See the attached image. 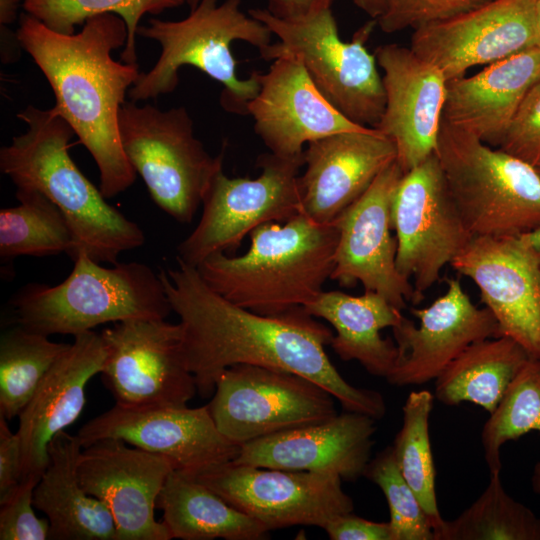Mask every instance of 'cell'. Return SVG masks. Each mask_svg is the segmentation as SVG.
<instances>
[{
  "instance_id": "48",
  "label": "cell",
  "mask_w": 540,
  "mask_h": 540,
  "mask_svg": "<svg viewBox=\"0 0 540 540\" xmlns=\"http://www.w3.org/2000/svg\"><path fill=\"white\" fill-rule=\"evenodd\" d=\"M534 486L540 484V463L536 465L534 477H533Z\"/></svg>"
},
{
  "instance_id": "25",
  "label": "cell",
  "mask_w": 540,
  "mask_h": 540,
  "mask_svg": "<svg viewBox=\"0 0 540 540\" xmlns=\"http://www.w3.org/2000/svg\"><path fill=\"white\" fill-rule=\"evenodd\" d=\"M375 419L346 411L332 418L240 446L233 463L255 467L329 472L354 481L369 463Z\"/></svg>"
},
{
  "instance_id": "15",
  "label": "cell",
  "mask_w": 540,
  "mask_h": 540,
  "mask_svg": "<svg viewBox=\"0 0 540 540\" xmlns=\"http://www.w3.org/2000/svg\"><path fill=\"white\" fill-rule=\"evenodd\" d=\"M83 447L119 439L169 458L175 470L197 477L231 463L240 446L216 427L208 406L135 408L115 404L76 434Z\"/></svg>"
},
{
  "instance_id": "47",
  "label": "cell",
  "mask_w": 540,
  "mask_h": 540,
  "mask_svg": "<svg viewBox=\"0 0 540 540\" xmlns=\"http://www.w3.org/2000/svg\"><path fill=\"white\" fill-rule=\"evenodd\" d=\"M536 23L538 46H540V0H536Z\"/></svg>"
},
{
  "instance_id": "2",
  "label": "cell",
  "mask_w": 540,
  "mask_h": 540,
  "mask_svg": "<svg viewBox=\"0 0 540 540\" xmlns=\"http://www.w3.org/2000/svg\"><path fill=\"white\" fill-rule=\"evenodd\" d=\"M16 35L47 79L55 110L94 159L104 197L127 190L136 172L122 148L119 113L141 72L137 63L112 57L126 43L125 22L115 14H100L87 19L79 32L62 34L23 12Z\"/></svg>"
},
{
  "instance_id": "5",
  "label": "cell",
  "mask_w": 540,
  "mask_h": 540,
  "mask_svg": "<svg viewBox=\"0 0 540 540\" xmlns=\"http://www.w3.org/2000/svg\"><path fill=\"white\" fill-rule=\"evenodd\" d=\"M137 35L155 40L161 53L148 72H141L130 88V100L157 98L175 90L179 70L193 66L223 85L220 104L230 113L247 115V105L259 91V74L240 79L231 45L244 41L258 50L271 44L272 32L261 21L245 14L241 0H200L189 15L178 21L152 18L140 25Z\"/></svg>"
},
{
  "instance_id": "45",
  "label": "cell",
  "mask_w": 540,
  "mask_h": 540,
  "mask_svg": "<svg viewBox=\"0 0 540 540\" xmlns=\"http://www.w3.org/2000/svg\"><path fill=\"white\" fill-rule=\"evenodd\" d=\"M20 0H0V23L6 26L17 19Z\"/></svg>"
},
{
  "instance_id": "49",
  "label": "cell",
  "mask_w": 540,
  "mask_h": 540,
  "mask_svg": "<svg viewBox=\"0 0 540 540\" xmlns=\"http://www.w3.org/2000/svg\"><path fill=\"white\" fill-rule=\"evenodd\" d=\"M200 0H187V4L191 9L195 8L197 6V4L199 3Z\"/></svg>"
},
{
  "instance_id": "18",
  "label": "cell",
  "mask_w": 540,
  "mask_h": 540,
  "mask_svg": "<svg viewBox=\"0 0 540 540\" xmlns=\"http://www.w3.org/2000/svg\"><path fill=\"white\" fill-rule=\"evenodd\" d=\"M450 264L477 285L500 335L540 359V255L520 236H477Z\"/></svg>"
},
{
  "instance_id": "50",
  "label": "cell",
  "mask_w": 540,
  "mask_h": 540,
  "mask_svg": "<svg viewBox=\"0 0 540 540\" xmlns=\"http://www.w3.org/2000/svg\"><path fill=\"white\" fill-rule=\"evenodd\" d=\"M534 488H535V490H536L538 493H540V484L537 485V486H535Z\"/></svg>"
},
{
  "instance_id": "11",
  "label": "cell",
  "mask_w": 540,
  "mask_h": 540,
  "mask_svg": "<svg viewBox=\"0 0 540 540\" xmlns=\"http://www.w3.org/2000/svg\"><path fill=\"white\" fill-rule=\"evenodd\" d=\"M334 399L299 374L235 364L218 375L207 406L220 433L241 446L332 418L337 415Z\"/></svg>"
},
{
  "instance_id": "17",
  "label": "cell",
  "mask_w": 540,
  "mask_h": 540,
  "mask_svg": "<svg viewBox=\"0 0 540 540\" xmlns=\"http://www.w3.org/2000/svg\"><path fill=\"white\" fill-rule=\"evenodd\" d=\"M173 470L169 458L111 438L83 447L78 459L80 482L109 509L117 540L172 539L155 509Z\"/></svg>"
},
{
  "instance_id": "16",
  "label": "cell",
  "mask_w": 540,
  "mask_h": 540,
  "mask_svg": "<svg viewBox=\"0 0 540 540\" xmlns=\"http://www.w3.org/2000/svg\"><path fill=\"white\" fill-rule=\"evenodd\" d=\"M396 161L334 221L339 231L335 266L330 279L345 287L360 282L400 310L414 301V288L396 265L397 240L391 230V206L403 176Z\"/></svg>"
},
{
  "instance_id": "36",
  "label": "cell",
  "mask_w": 540,
  "mask_h": 540,
  "mask_svg": "<svg viewBox=\"0 0 540 540\" xmlns=\"http://www.w3.org/2000/svg\"><path fill=\"white\" fill-rule=\"evenodd\" d=\"M185 3L187 0H24L22 6L26 13L62 34H74L76 26L83 25L93 16L118 15L128 31L121 60L137 63L136 35L142 17L157 15Z\"/></svg>"
},
{
  "instance_id": "30",
  "label": "cell",
  "mask_w": 540,
  "mask_h": 540,
  "mask_svg": "<svg viewBox=\"0 0 540 540\" xmlns=\"http://www.w3.org/2000/svg\"><path fill=\"white\" fill-rule=\"evenodd\" d=\"M530 358L507 336L475 342L435 379L434 397L446 405L474 403L491 413Z\"/></svg>"
},
{
  "instance_id": "43",
  "label": "cell",
  "mask_w": 540,
  "mask_h": 540,
  "mask_svg": "<svg viewBox=\"0 0 540 540\" xmlns=\"http://www.w3.org/2000/svg\"><path fill=\"white\" fill-rule=\"evenodd\" d=\"M334 0H267V10L283 20H297L331 8Z\"/></svg>"
},
{
  "instance_id": "26",
  "label": "cell",
  "mask_w": 540,
  "mask_h": 540,
  "mask_svg": "<svg viewBox=\"0 0 540 540\" xmlns=\"http://www.w3.org/2000/svg\"><path fill=\"white\" fill-rule=\"evenodd\" d=\"M540 80V46L447 81L443 120L488 145L499 146L522 100Z\"/></svg>"
},
{
  "instance_id": "27",
  "label": "cell",
  "mask_w": 540,
  "mask_h": 540,
  "mask_svg": "<svg viewBox=\"0 0 540 540\" xmlns=\"http://www.w3.org/2000/svg\"><path fill=\"white\" fill-rule=\"evenodd\" d=\"M83 446L66 431L49 444V462L33 494L36 509L49 520L52 540H117L109 509L83 488L78 459Z\"/></svg>"
},
{
  "instance_id": "14",
  "label": "cell",
  "mask_w": 540,
  "mask_h": 540,
  "mask_svg": "<svg viewBox=\"0 0 540 540\" xmlns=\"http://www.w3.org/2000/svg\"><path fill=\"white\" fill-rule=\"evenodd\" d=\"M195 478L268 531L296 525L324 529L332 519L354 510L335 473L231 462Z\"/></svg>"
},
{
  "instance_id": "46",
  "label": "cell",
  "mask_w": 540,
  "mask_h": 540,
  "mask_svg": "<svg viewBox=\"0 0 540 540\" xmlns=\"http://www.w3.org/2000/svg\"><path fill=\"white\" fill-rule=\"evenodd\" d=\"M520 237L533 251L540 255V225Z\"/></svg>"
},
{
  "instance_id": "28",
  "label": "cell",
  "mask_w": 540,
  "mask_h": 540,
  "mask_svg": "<svg viewBox=\"0 0 540 540\" xmlns=\"http://www.w3.org/2000/svg\"><path fill=\"white\" fill-rule=\"evenodd\" d=\"M303 308L333 326L336 335L330 345L342 360H356L371 375L387 378L398 350L395 341L381 336V330L397 325L403 317L402 310L369 290L360 296L322 291Z\"/></svg>"
},
{
  "instance_id": "35",
  "label": "cell",
  "mask_w": 540,
  "mask_h": 540,
  "mask_svg": "<svg viewBox=\"0 0 540 540\" xmlns=\"http://www.w3.org/2000/svg\"><path fill=\"white\" fill-rule=\"evenodd\" d=\"M481 433L490 474L500 473V449L531 431L540 432V359L530 358L511 381Z\"/></svg>"
},
{
  "instance_id": "20",
  "label": "cell",
  "mask_w": 540,
  "mask_h": 540,
  "mask_svg": "<svg viewBox=\"0 0 540 540\" xmlns=\"http://www.w3.org/2000/svg\"><path fill=\"white\" fill-rule=\"evenodd\" d=\"M374 55L385 90V108L374 128L394 142L396 162L406 173L436 151L448 80L411 48L384 44Z\"/></svg>"
},
{
  "instance_id": "24",
  "label": "cell",
  "mask_w": 540,
  "mask_h": 540,
  "mask_svg": "<svg viewBox=\"0 0 540 540\" xmlns=\"http://www.w3.org/2000/svg\"><path fill=\"white\" fill-rule=\"evenodd\" d=\"M105 358L101 333L87 331L74 336L44 376L18 416L22 480H39L49 462L50 442L80 416L86 403V386L101 373Z\"/></svg>"
},
{
  "instance_id": "41",
  "label": "cell",
  "mask_w": 540,
  "mask_h": 540,
  "mask_svg": "<svg viewBox=\"0 0 540 540\" xmlns=\"http://www.w3.org/2000/svg\"><path fill=\"white\" fill-rule=\"evenodd\" d=\"M331 540H392L388 522H374L352 512L332 519L324 528Z\"/></svg>"
},
{
  "instance_id": "34",
  "label": "cell",
  "mask_w": 540,
  "mask_h": 540,
  "mask_svg": "<svg viewBox=\"0 0 540 540\" xmlns=\"http://www.w3.org/2000/svg\"><path fill=\"white\" fill-rule=\"evenodd\" d=\"M434 395L424 389L411 392L403 405V423L391 446L396 464L417 496L434 534L442 518L436 499L435 468L429 436Z\"/></svg>"
},
{
  "instance_id": "10",
  "label": "cell",
  "mask_w": 540,
  "mask_h": 540,
  "mask_svg": "<svg viewBox=\"0 0 540 540\" xmlns=\"http://www.w3.org/2000/svg\"><path fill=\"white\" fill-rule=\"evenodd\" d=\"M257 178H230L223 167L209 182L195 229L178 245L177 258L197 267L216 254L234 252L244 237L268 222H285L301 212V157L265 153L258 157Z\"/></svg>"
},
{
  "instance_id": "39",
  "label": "cell",
  "mask_w": 540,
  "mask_h": 540,
  "mask_svg": "<svg viewBox=\"0 0 540 540\" xmlns=\"http://www.w3.org/2000/svg\"><path fill=\"white\" fill-rule=\"evenodd\" d=\"M38 481L22 480L0 498V540L49 539V520L36 516L33 503L34 488Z\"/></svg>"
},
{
  "instance_id": "8",
  "label": "cell",
  "mask_w": 540,
  "mask_h": 540,
  "mask_svg": "<svg viewBox=\"0 0 540 540\" xmlns=\"http://www.w3.org/2000/svg\"><path fill=\"white\" fill-rule=\"evenodd\" d=\"M249 15L264 23L279 41L259 50L264 60L292 57L320 93L352 122L374 128L385 108V90L374 54L365 43L377 20L360 27L351 41L341 40L332 9L297 20H283L267 9Z\"/></svg>"
},
{
  "instance_id": "44",
  "label": "cell",
  "mask_w": 540,
  "mask_h": 540,
  "mask_svg": "<svg viewBox=\"0 0 540 540\" xmlns=\"http://www.w3.org/2000/svg\"><path fill=\"white\" fill-rule=\"evenodd\" d=\"M394 0H352L354 5L371 19H379L384 15Z\"/></svg>"
},
{
  "instance_id": "21",
  "label": "cell",
  "mask_w": 540,
  "mask_h": 540,
  "mask_svg": "<svg viewBox=\"0 0 540 540\" xmlns=\"http://www.w3.org/2000/svg\"><path fill=\"white\" fill-rule=\"evenodd\" d=\"M447 284L444 295L430 306L411 309L418 326L403 316L392 327L398 355L388 383L410 386L435 380L470 345L501 336L494 315L472 303L459 279Z\"/></svg>"
},
{
  "instance_id": "29",
  "label": "cell",
  "mask_w": 540,
  "mask_h": 540,
  "mask_svg": "<svg viewBox=\"0 0 540 540\" xmlns=\"http://www.w3.org/2000/svg\"><path fill=\"white\" fill-rule=\"evenodd\" d=\"M171 538L263 540L268 530L193 476L173 470L157 499Z\"/></svg>"
},
{
  "instance_id": "31",
  "label": "cell",
  "mask_w": 540,
  "mask_h": 540,
  "mask_svg": "<svg viewBox=\"0 0 540 540\" xmlns=\"http://www.w3.org/2000/svg\"><path fill=\"white\" fill-rule=\"evenodd\" d=\"M18 205L0 210V256L71 257L74 236L63 212L43 193L17 188Z\"/></svg>"
},
{
  "instance_id": "4",
  "label": "cell",
  "mask_w": 540,
  "mask_h": 540,
  "mask_svg": "<svg viewBox=\"0 0 540 540\" xmlns=\"http://www.w3.org/2000/svg\"><path fill=\"white\" fill-rule=\"evenodd\" d=\"M240 256L216 253L196 268L215 292L262 315L304 307L322 291L335 266L339 231L298 213L283 225L268 222L249 234Z\"/></svg>"
},
{
  "instance_id": "12",
  "label": "cell",
  "mask_w": 540,
  "mask_h": 540,
  "mask_svg": "<svg viewBox=\"0 0 540 540\" xmlns=\"http://www.w3.org/2000/svg\"><path fill=\"white\" fill-rule=\"evenodd\" d=\"M396 265L413 279L414 301L440 278L443 267L473 238L449 191L436 153L404 173L391 206Z\"/></svg>"
},
{
  "instance_id": "1",
  "label": "cell",
  "mask_w": 540,
  "mask_h": 540,
  "mask_svg": "<svg viewBox=\"0 0 540 540\" xmlns=\"http://www.w3.org/2000/svg\"><path fill=\"white\" fill-rule=\"evenodd\" d=\"M176 260V268L160 270L159 275L180 318L185 361L202 397L214 393L224 369L251 364L299 374L327 390L345 411L375 420L384 417L383 396L341 376L325 351L332 331L303 307L278 315L253 312L211 289L196 267Z\"/></svg>"
},
{
  "instance_id": "38",
  "label": "cell",
  "mask_w": 540,
  "mask_h": 540,
  "mask_svg": "<svg viewBox=\"0 0 540 540\" xmlns=\"http://www.w3.org/2000/svg\"><path fill=\"white\" fill-rule=\"evenodd\" d=\"M494 0H394L387 12L377 19L385 33L407 28L414 30L432 23L452 19Z\"/></svg>"
},
{
  "instance_id": "9",
  "label": "cell",
  "mask_w": 540,
  "mask_h": 540,
  "mask_svg": "<svg viewBox=\"0 0 540 540\" xmlns=\"http://www.w3.org/2000/svg\"><path fill=\"white\" fill-rule=\"evenodd\" d=\"M122 148L155 204L179 223H190L224 151L211 156L194 136L183 106L168 110L126 101L119 113Z\"/></svg>"
},
{
  "instance_id": "6",
  "label": "cell",
  "mask_w": 540,
  "mask_h": 540,
  "mask_svg": "<svg viewBox=\"0 0 540 540\" xmlns=\"http://www.w3.org/2000/svg\"><path fill=\"white\" fill-rule=\"evenodd\" d=\"M73 261L60 284H28L13 296L17 325L74 337L109 322L166 319L172 311L160 275L146 264L105 267L84 251Z\"/></svg>"
},
{
  "instance_id": "19",
  "label": "cell",
  "mask_w": 540,
  "mask_h": 540,
  "mask_svg": "<svg viewBox=\"0 0 540 540\" xmlns=\"http://www.w3.org/2000/svg\"><path fill=\"white\" fill-rule=\"evenodd\" d=\"M538 46L536 0H494L480 8L414 30L411 49L447 80Z\"/></svg>"
},
{
  "instance_id": "33",
  "label": "cell",
  "mask_w": 540,
  "mask_h": 540,
  "mask_svg": "<svg viewBox=\"0 0 540 540\" xmlns=\"http://www.w3.org/2000/svg\"><path fill=\"white\" fill-rule=\"evenodd\" d=\"M70 343L51 341L47 335L20 325L0 339V416H19L44 376Z\"/></svg>"
},
{
  "instance_id": "32",
  "label": "cell",
  "mask_w": 540,
  "mask_h": 540,
  "mask_svg": "<svg viewBox=\"0 0 540 540\" xmlns=\"http://www.w3.org/2000/svg\"><path fill=\"white\" fill-rule=\"evenodd\" d=\"M435 540H540V518L513 499L500 473H493L468 508L452 520L444 519Z\"/></svg>"
},
{
  "instance_id": "37",
  "label": "cell",
  "mask_w": 540,
  "mask_h": 540,
  "mask_svg": "<svg viewBox=\"0 0 540 540\" xmlns=\"http://www.w3.org/2000/svg\"><path fill=\"white\" fill-rule=\"evenodd\" d=\"M364 476L383 492L389 507L392 540H435L434 530L413 489L387 447L370 460Z\"/></svg>"
},
{
  "instance_id": "22",
  "label": "cell",
  "mask_w": 540,
  "mask_h": 540,
  "mask_svg": "<svg viewBox=\"0 0 540 540\" xmlns=\"http://www.w3.org/2000/svg\"><path fill=\"white\" fill-rule=\"evenodd\" d=\"M259 83L258 93L247 105V115L272 154L301 157L314 140L366 128L339 112L295 58L273 60L269 70L259 74Z\"/></svg>"
},
{
  "instance_id": "13",
  "label": "cell",
  "mask_w": 540,
  "mask_h": 540,
  "mask_svg": "<svg viewBox=\"0 0 540 540\" xmlns=\"http://www.w3.org/2000/svg\"><path fill=\"white\" fill-rule=\"evenodd\" d=\"M101 336L106 358L100 374L115 404L185 407L197 392L183 353L180 323L126 320L104 329Z\"/></svg>"
},
{
  "instance_id": "51",
  "label": "cell",
  "mask_w": 540,
  "mask_h": 540,
  "mask_svg": "<svg viewBox=\"0 0 540 540\" xmlns=\"http://www.w3.org/2000/svg\"><path fill=\"white\" fill-rule=\"evenodd\" d=\"M536 169H537V171H538L539 174H540V165H538V166L536 167Z\"/></svg>"
},
{
  "instance_id": "3",
  "label": "cell",
  "mask_w": 540,
  "mask_h": 540,
  "mask_svg": "<svg viewBox=\"0 0 540 540\" xmlns=\"http://www.w3.org/2000/svg\"><path fill=\"white\" fill-rule=\"evenodd\" d=\"M25 132L0 149V169L17 188L34 189L65 215L74 236V260L84 251L96 262L118 263L121 252L145 242L141 228L111 206L69 154L75 135L55 110L28 105L17 114Z\"/></svg>"
},
{
  "instance_id": "7",
  "label": "cell",
  "mask_w": 540,
  "mask_h": 540,
  "mask_svg": "<svg viewBox=\"0 0 540 540\" xmlns=\"http://www.w3.org/2000/svg\"><path fill=\"white\" fill-rule=\"evenodd\" d=\"M435 153L472 237L521 236L540 225L536 167L443 119Z\"/></svg>"
},
{
  "instance_id": "40",
  "label": "cell",
  "mask_w": 540,
  "mask_h": 540,
  "mask_svg": "<svg viewBox=\"0 0 540 540\" xmlns=\"http://www.w3.org/2000/svg\"><path fill=\"white\" fill-rule=\"evenodd\" d=\"M498 147L534 167L540 165V80L522 100Z\"/></svg>"
},
{
  "instance_id": "23",
  "label": "cell",
  "mask_w": 540,
  "mask_h": 540,
  "mask_svg": "<svg viewBox=\"0 0 540 540\" xmlns=\"http://www.w3.org/2000/svg\"><path fill=\"white\" fill-rule=\"evenodd\" d=\"M298 185L301 212L330 224L396 161L394 142L375 128L332 134L308 143Z\"/></svg>"
},
{
  "instance_id": "42",
  "label": "cell",
  "mask_w": 540,
  "mask_h": 540,
  "mask_svg": "<svg viewBox=\"0 0 540 540\" xmlns=\"http://www.w3.org/2000/svg\"><path fill=\"white\" fill-rule=\"evenodd\" d=\"M22 481V450L17 432L11 431L0 416V498L5 497Z\"/></svg>"
}]
</instances>
